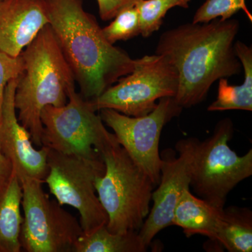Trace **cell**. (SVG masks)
Masks as SVG:
<instances>
[{
	"instance_id": "obj_20",
	"label": "cell",
	"mask_w": 252,
	"mask_h": 252,
	"mask_svg": "<svg viewBox=\"0 0 252 252\" xmlns=\"http://www.w3.org/2000/svg\"><path fill=\"white\" fill-rule=\"evenodd\" d=\"M176 6L184 8L181 0H140L139 15L141 35L149 37L158 31L167 11Z\"/></svg>"
},
{
	"instance_id": "obj_22",
	"label": "cell",
	"mask_w": 252,
	"mask_h": 252,
	"mask_svg": "<svg viewBox=\"0 0 252 252\" xmlns=\"http://www.w3.org/2000/svg\"><path fill=\"white\" fill-rule=\"evenodd\" d=\"M24 69L22 56L12 57L0 51V118L2 110L5 89L8 83L18 79Z\"/></svg>"
},
{
	"instance_id": "obj_16",
	"label": "cell",
	"mask_w": 252,
	"mask_h": 252,
	"mask_svg": "<svg viewBox=\"0 0 252 252\" xmlns=\"http://www.w3.org/2000/svg\"><path fill=\"white\" fill-rule=\"evenodd\" d=\"M235 51L243 66L245 81L241 85L232 86L226 78L220 79L217 98L207 108L210 112L252 111V48L237 41Z\"/></svg>"
},
{
	"instance_id": "obj_8",
	"label": "cell",
	"mask_w": 252,
	"mask_h": 252,
	"mask_svg": "<svg viewBox=\"0 0 252 252\" xmlns=\"http://www.w3.org/2000/svg\"><path fill=\"white\" fill-rule=\"evenodd\" d=\"M90 101L96 111L111 109L128 117L152 112L157 101L175 97L178 89L175 68L162 55L144 56L135 60L133 70Z\"/></svg>"
},
{
	"instance_id": "obj_24",
	"label": "cell",
	"mask_w": 252,
	"mask_h": 252,
	"mask_svg": "<svg viewBox=\"0 0 252 252\" xmlns=\"http://www.w3.org/2000/svg\"><path fill=\"white\" fill-rule=\"evenodd\" d=\"M12 170L13 167L11 162L5 157L0 147V180L9 175Z\"/></svg>"
},
{
	"instance_id": "obj_6",
	"label": "cell",
	"mask_w": 252,
	"mask_h": 252,
	"mask_svg": "<svg viewBox=\"0 0 252 252\" xmlns=\"http://www.w3.org/2000/svg\"><path fill=\"white\" fill-rule=\"evenodd\" d=\"M234 132L230 119L220 120L213 135L198 141L192 164L190 187L198 198L223 209L230 192L252 175V149L239 156L230 148Z\"/></svg>"
},
{
	"instance_id": "obj_1",
	"label": "cell",
	"mask_w": 252,
	"mask_h": 252,
	"mask_svg": "<svg viewBox=\"0 0 252 252\" xmlns=\"http://www.w3.org/2000/svg\"><path fill=\"white\" fill-rule=\"evenodd\" d=\"M238 20L216 18L208 23H188L162 33L156 54L162 55L178 75L176 102L182 109L201 103L212 84L241 74L235 54Z\"/></svg>"
},
{
	"instance_id": "obj_18",
	"label": "cell",
	"mask_w": 252,
	"mask_h": 252,
	"mask_svg": "<svg viewBox=\"0 0 252 252\" xmlns=\"http://www.w3.org/2000/svg\"><path fill=\"white\" fill-rule=\"evenodd\" d=\"M147 248L141 241L138 232L112 233L103 225L83 233L73 252H144Z\"/></svg>"
},
{
	"instance_id": "obj_4",
	"label": "cell",
	"mask_w": 252,
	"mask_h": 252,
	"mask_svg": "<svg viewBox=\"0 0 252 252\" xmlns=\"http://www.w3.org/2000/svg\"><path fill=\"white\" fill-rule=\"evenodd\" d=\"M105 170L95 180L96 192L112 233L138 232L151 209L156 186L120 144L101 154Z\"/></svg>"
},
{
	"instance_id": "obj_7",
	"label": "cell",
	"mask_w": 252,
	"mask_h": 252,
	"mask_svg": "<svg viewBox=\"0 0 252 252\" xmlns=\"http://www.w3.org/2000/svg\"><path fill=\"white\" fill-rule=\"evenodd\" d=\"M23 220L21 250L26 252H73L83 234L80 221L44 191V182L21 180Z\"/></svg>"
},
{
	"instance_id": "obj_14",
	"label": "cell",
	"mask_w": 252,
	"mask_h": 252,
	"mask_svg": "<svg viewBox=\"0 0 252 252\" xmlns=\"http://www.w3.org/2000/svg\"><path fill=\"white\" fill-rule=\"evenodd\" d=\"M23 189L13 170L0 180V252H20Z\"/></svg>"
},
{
	"instance_id": "obj_17",
	"label": "cell",
	"mask_w": 252,
	"mask_h": 252,
	"mask_svg": "<svg viewBox=\"0 0 252 252\" xmlns=\"http://www.w3.org/2000/svg\"><path fill=\"white\" fill-rule=\"evenodd\" d=\"M212 243L230 252L252 251V212L246 207H223Z\"/></svg>"
},
{
	"instance_id": "obj_23",
	"label": "cell",
	"mask_w": 252,
	"mask_h": 252,
	"mask_svg": "<svg viewBox=\"0 0 252 252\" xmlns=\"http://www.w3.org/2000/svg\"><path fill=\"white\" fill-rule=\"evenodd\" d=\"M99 14L102 21H107L115 17L126 0H96Z\"/></svg>"
},
{
	"instance_id": "obj_10",
	"label": "cell",
	"mask_w": 252,
	"mask_h": 252,
	"mask_svg": "<svg viewBox=\"0 0 252 252\" xmlns=\"http://www.w3.org/2000/svg\"><path fill=\"white\" fill-rule=\"evenodd\" d=\"M182 107L175 97L159 99L152 112L142 117H128L114 109H101L102 122L110 127L118 142L144 170L157 187L160 178L159 143L164 126L180 115Z\"/></svg>"
},
{
	"instance_id": "obj_12",
	"label": "cell",
	"mask_w": 252,
	"mask_h": 252,
	"mask_svg": "<svg viewBox=\"0 0 252 252\" xmlns=\"http://www.w3.org/2000/svg\"><path fill=\"white\" fill-rule=\"evenodd\" d=\"M16 84L17 79H13L5 89L0 118V147L20 180L34 178L44 182L49 149L43 146L36 149L31 134L18 121L14 101Z\"/></svg>"
},
{
	"instance_id": "obj_25",
	"label": "cell",
	"mask_w": 252,
	"mask_h": 252,
	"mask_svg": "<svg viewBox=\"0 0 252 252\" xmlns=\"http://www.w3.org/2000/svg\"><path fill=\"white\" fill-rule=\"evenodd\" d=\"M181 1H182V4L184 5V8L187 9V8H189V3L190 2L191 0H181Z\"/></svg>"
},
{
	"instance_id": "obj_5",
	"label": "cell",
	"mask_w": 252,
	"mask_h": 252,
	"mask_svg": "<svg viewBox=\"0 0 252 252\" xmlns=\"http://www.w3.org/2000/svg\"><path fill=\"white\" fill-rule=\"evenodd\" d=\"M90 101L69 89L67 103L46 106L41 113V144L59 153L89 159L102 158L104 149L119 143Z\"/></svg>"
},
{
	"instance_id": "obj_9",
	"label": "cell",
	"mask_w": 252,
	"mask_h": 252,
	"mask_svg": "<svg viewBox=\"0 0 252 252\" xmlns=\"http://www.w3.org/2000/svg\"><path fill=\"white\" fill-rule=\"evenodd\" d=\"M47 164L44 182L50 193L62 206L69 205L79 212L84 233L107 225L108 217L94 186L105 170L102 158H85L49 149Z\"/></svg>"
},
{
	"instance_id": "obj_2",
	"label": "cell",
	"mask_w": 252,
	"mask_h": 252,
	"mask_svg": "<svg viewBox=\"0 0 252 252\" xmlns=\"http://www.w3.org/2000/svg\"><path fill=\"white\" fill-rule=\"evenodd\" d=\"M49 25L86 100L97 98L132 72L135 60L104 36L83 0H44Z\"/></svg>"
},
{
	"instance_id": "obj_15",
	"label": "cell",
	"mask_w": 252,
	"mask_h": 252,
	"mask_svg": "<svg viewBox=\"0 0 252 252\" xmlns=\"http://www.w3.org/2000/svg\"><path fill=\"white\" fill-rule=\"evenodd\" d=\"M222 210L193 195L190 189H185L174 210L172 225L180 227L187 238L201 235L213 242Z\"/></svg>"
},
{
	"instance_id": "obj_21",
	"label": "cell",
	"mask_w": 252,
	"mask_h": 252,
	"mask_svg": "<svg viewBox=\"0 0 252 252\" xmlns=\"http://www.w3.org/2000/svg\"><path fill=\"white\" fill-rule=\"evenodd\" d=\"M240 10L252 21V15L249 11L245 0H205L194 15L193 23H208L216 18L225 21L230 19Z\"/></svg>"
},
{
	"instance_id": "obj_3",
	"label": "cell",
	"mask_w": 252,
	"mask_h": 252,
	"mask_svg": "<svg viewBox=\"0 0 252 252\" xmlns=\"http://www.w3.org/2000/svg\"><path fill=\"white\" fill-rule=\"evenodd\" d=\"M21 55L24 69L17 79L15 107L18 121L31 134L33 144L41 147V111L46 106L61 107L67 103L75 79L49 24Z\"/></svg>"
},
{
	"instance_id": "obj_19",
	"label": "cell",
	"mask_w": 252,
	"mask_h": 252,
	"mask_svg": "<svg viewBox=\"0 0 252 252\" xmlns=\"http://www.w3.org/2000/svg\"><path fill=\"white\" fill-rule=\"evenodd\" d=\"M140 0H126L109 26L102 28L106 39L111 44L127 41L140 34L139 3Z\"/></svg>"
},
{
	"instance_id": "obj_13",
	"label": "cell",
	"mask_w": 252,
	"mask_h": 252,
	"mask_svg": "<svg viewBox=\"0 0 252 252\" xmlns=\"http://www.w3.org/2000/svg\"><path fill=\"white\" fill-rule=\"evenodd\" d=\"M47 24L44 0H0V51L18 57Z\"/></svg>"
},
{
	"instance_id": "obj_11",
	"label": "cell",
	"mask_w": 252,
	"mask_h": 252,
	"mask_svg": "<svg viewBox=\"0 0 252 252\" xmlns=\"http://www.w3.org/2000/svg\"><path fill=\"white\" fill-rule=\"evenodd\" d=\"M198 139L181 140L176 144L178 156L171 149L160 154V178L152 193L153 205L138 231L141 241L148 248L162 230L172 225L174 210L185 189H190L192 164Z\"/></svg>"
}]
</instances>
